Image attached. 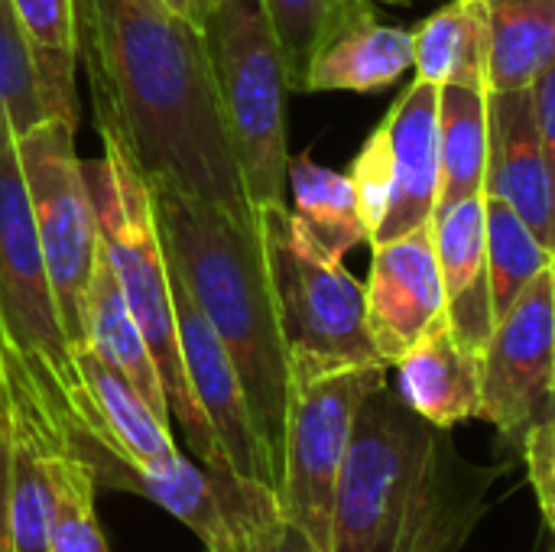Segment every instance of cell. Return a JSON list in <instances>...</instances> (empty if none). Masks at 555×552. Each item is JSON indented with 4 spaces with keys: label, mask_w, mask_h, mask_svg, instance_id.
Returning a JSON list of instances; mask_svg holds the SVG:
<instances>
[{
    "label": "cell",
    "mask_w": 555,
    "mask_h": 552,
    "mask_svg": "<svg viewBox=\"0 0 555 552\" xmlns=\"http://www.w3.org/2000/svg\"><path fill=\"white\" fill-rule=\"evenodd\" d=\"M273 20L289 91H302L315 55L338 36L377 20V0H263Z\"/></svg>",
    "instance_id": "obj_26"
},
{
    "label": "cell",
    "mask_w": 555,
    "mask_h": 552,
    "mask_svg": "<svg viewBox=\"0 0 555 552\" xmlns=\"http://www.w3.org/2000/svg\"><path fill=\"white\" fill-rule=\"evenodd\" d=\"M46 117L49 114L42 104L29 42L13 3L0 0V150L7 143H16Z\"/></svg>",
    "instance_id": "obj_28"
},
{
    "label": "cell",
    "mask_w": 555,
    "mask_h": 552,
    "mask_svg": "<svg viewBox=\"0 0 555 552\" xmlns=\"http://www.w3.org/2000/svg\"><path fill=\"white\" fill-rule=\"evenodd\" d=\"M533 114H537V130H540V143L546 153V166L553 176V192H555V65H550L533 85Z\"/></svg>",
    "instance_id": "obj_32"
},
{
    "label": "cell",
    "mask_w": 555,
    "mask_h": 552,
    "mask_svg": "<svg viewBox=\"0 0 555 552\" xmlns=\"http://www.w3.org/2000/svg\"><path fill=\"white\" fill-rule=\"evenodd\" d=\"M169 273H172L176 332H179V348H182L192 394H195L205 420L211 423L215 439H218L224 459L231 462V468L244 478H254V482L273 488V475L267 468L241 377H237L224 345L218 342L211 322L205 319V312L198 309V303L179 280V273L172 267H169Z\"/></svg>",
    "instance_id": "obj_14"
},
{
    "label": "cell",
    "mask_w": 555,
    "mask_h": 552,
    "mask_svg": "<svg viewBox=\"0 0 555 552\" xmlns=\"http://www.w3.org/2000/svg\"><path fill=\"white\" fill-rule=\"evenodd\" d=\"M0 387L10 416L13 552H49L59 465L68 452V423L62 407L7 345H0Z\"/></svg>",
    "instance_id": "obj_11"
},
{
    "label": "cell",
    "mask_w": 555,
    "mask_h": 552,
    "mask_svg": "<svg viewBox=\"0 0 555 552\" xmlns=\"http://www.w3.org/2000/svg\"><path fill=\"white\" fill-rule=\"evenodd\" d=\"M400 400L439 429L481 416V355L468 351L449 319L429 329L397 364Z\"/></svg>",
    "instance_id": "obj_18"
},
{
    "label": "cell",
    "mask_w": 555,
    "mask_h": 552,
    "mask_svg": "<svg viewBox=\"0 0 555 552\" xmlns=\"http://www.w3.org/2000/svg\"><path fill=\"white\" fill-rule=\"evenodd\" d=\"M101 146H104L101 159L94 166H85L94 215H98L101 247L150 345V355L156 361V371L166 390L169 416L182 426V436L192 455L202 459L205 468L211 472L231 468L185 374L179 332H176L172 273H169V257H166L159 224H156L153 192L140 179V172L130 166V159L120 153L117 143L101 140Z\"/></svg>",
    "instance_id": "obj_4"
},
{
    "label": "cell",
    "mask_w": 555,
    "mask_h": 552,
    "mask_svg": "<svg viewBox=\"0 0 555 552\" xmlns=\"http://www.w3.org/2000/svg\"><path fill=\"white\" fill-rule=\"evenodd\" d=\"M78 55L101 140L120 146L150 192L198 198L260 228L198 23L166 0H78Z\"/></svg>",
    "instance_id": "obj_1"
},
{
    "label": "cell",
    "mask_w": 555,
    "mask_h": 552,
    "mask_svg": "<svg viewBox=\"0 0 555 552\" xmlns=\"http://www.w3.org/2000/svg\"><path fill=\"white\" fill-rule=\"evenodd\" d=\"M228 137L250 205H286V65L263 0H211L202 20Z\"/></svg>",
    "instance_id": "obj_5"
},
{
    "label": "cell",
    "mask_w": 555,
    "mask_h": 552,
    "mask_svg": "<svg viewBox=\"0 0 555 552\" xmlns=\"http://www.w3.org/2000/svg\"><path fill=\"white\" fill-rule=\"evenodd\" d=\"M0 345L26 364L68 423L85 390L39 247L16 143L0 150Z\"/></svg>",
    "instance_id": "obj_7"
},
{
    "label": "cell",
    "mask_w": 555,
    "mask_h": 552,
    "mask_svg": "<svg viewBox=\"0 0 555 552\" xmlns=\"http://www.w3.org/2000/svg\"><path fill=\"white\" fill-rule=\"evenodd\" d=\"M380 384H387V364L348 368L293 384L276 504L319 552H332L335 495L358 410Z\"/></svg>",
    "instance_id": "obj_8"
},
{
    "label": "cell",
    "mask_w": 555,
    "mask_h": 552,
    "mask_svg": "<svg viewBox=\"0 0 555 552\" xmlns=\"http://www.w3.org/2000/svg\"><path fill=\"white\" fill-rule=\"evenodd\" d=\"M94 498H98V478L91 465L68 442V452L62 455L59 465V495H55L49 552H111L98 524Z\"/></svg>",
    "instance_id": "obj_29"
},
{
    "label": "cell",
    "mask_w": 555,
    "mask_h": 552,
    "mask_svg": "<svg viewBox=\"0 0 555 552\" xmlns=\"http://www.w3.org/2000/svg\"><path fill=\"white\" fill-rule=\"evenodd\" d=\"M371 247L374 257L364 283L367 332L384 364L393 368L429 329L446 319V286L433 244V224Z\"/></svg>",
    "instance_id": "obj_12"
},
{
    "label": "cell",
    "mask_w": 555,
    "mask_h": 552,
    "mask_svg": "<svg viewBox=\"0 0 555 552\" xmlns=\"http://www.w3.org/2000/svg\"><path fill=\"white\" fill-rule=\"evenodd\" d=\"M85 345L101 361H107L114 371H120L140 390V397L156 410L159 420L172 423L156 361H153L150 345H146V338H143V332H140V325H137L127 299H124V290L117 283V273H114L104 247H98V260H94V270H91V283H88Z\"/></svg>",
    "instance_id": "obj_19"
},
{
    "label": "cell",
    "mask_w": 555,
    "mask_h": 552,
    "mask_svg": "<svg viewBox=\"0 0 555 552\" xmlns=\"http://www.w3.org/2000/svg\"><path fill=\"white\" fill-rule=\"evenodd\" d=\"M433 244L446 286V319L468 351H485L494 332L485 192L472 195L433 218Z\"/></svg>",
    "instance_id": "obj_17"
},
{
    "label": "cell",
    "mask_w": 555,
    "mask_h": 552,
    "mask_svg": "<svg viewBox=\"0 0 555 552\" xmlns=\"http://www.w3.org/2000/svg\"><path fill=\"white\" fill-rule=\"evenodd\" d=\"M485 195L507 202L555 257V192L530 88L488 91Z\"/></svg>",
    "instance_id": "obj_15"
},
{
    "label": "cell",
    "mask_w": 555,
    "mask_h": 552,
    "mask_svg": "<svg viewBox=\"0 0 555 552\" xmlns=\"http://www.w3.org/2000/svg\"><path fill=\"white\" fill-rule=\"evenodd\" d=\"M218 552H319V550L312 547V540H309L299 527H293V524L283 517L280 504H270V508H263L260 514H254L250 521H244V524L234 530L231 543Z\"/></svg>",
    "instance_id": "obj_30"
},
{
    "label": "cell",
    "mask_w": 555,
    "mask_h": 552,
    "mask_svg": "<svg viewBox=\"0 0 555 552\" xmlns=\"http://www.w3.org/2000/svg\"><path fill=\"white\" fill-rule=\"evenodd\" d=\"M293 221L302 238L332 260H345L358 244H371L351 176L315 166L312 159L289 156Z\"/></svg>",
    "instance_id": "obj_22"
},
{
    "label": "cell",
    "mask_w": 555,
    "mask_h": 552,
    "mask_svg": "<svg viewBox=\"0 0 555 552\" xmlns=\"http://www.w3.org/2000/svg\"><path fill=\"white\" fill-rule=\"evenodd\" d=\"M416 78L488 91L491 26L485 0H452L413 29Z\"/></svg>",
    "instance_id": "obj_21"
},
{
    "label": "cell",
    "mask_w": 555,
    "mask_h": 552,
    "mask_svg": "<svg viewBox=\"0 0 555 552\" xmlns=\"http://www.w3.org/2000/svg\"><path fill=\"white\" fill-rule=\"evenodd\" d=\"M33 221L55 306L72 345L85 342V299L98 260V215L85 166L75 150V124L46 117L16 140Z\"/></svg>",
    "instance_id": "obj_9"
},
{
    "label": "cell",
    "mask_w": 555,
    "mask_h": 552,
    "mask_svg": "<svg viewBox=\"0 0 555 552\" xmlns=\"http://www.w3.org/2000/svg\"><path fill=\"white\" fill-rule=\"evenodd\" d=\"M176 13H182V16H189L192 23H198L202 26V20H205V13H208V7H211V0H166Z\"/></svg>",
    "instance_id": "obj_34"
},
{
    "label": "cell",
    "mask_w": 555,
    "mask_h": 552,
    "mask_svg": "<svg viewBox=\"0 0 555 552\" xmlns=\"http://www.w3.org/2000/svg\"><path fill=\"white\" fill-rule=\"evenodd\" d=\"M553 280H555V260H553Z\"/></svg>",
    "instance_id": "obj_36"
},
{
    "label": "cell",
    "mask_w": 555,
    "mask_h": 552,
    "mask_svg": "<svg viewBox=\"0 0 555 552\" xmlns=\"http://www.w3.org/2000/svg\"><path fill=\"white\" fill-rule=\"evenodd\" d=\"M377 3H410V0H377Z\"/></svg>",
    "instance_id": "obj_35"
},
{
    "label": "cell",
    "mask_w": 555,
    "mask_h": 552,
    "mask_svg": "<svg viewBox=\"0 0 555 552\" xmlns=\"http://www.w3.org/2000/svg\"><path fill=\"white\" fill-rule=\"evenodd\" d=\"M555 413V280L543 270L494 322L481 351V416L520 452Z\"/></svg>",
    "instance_id": "obj_10"
},
{
    "label": "cell",
    "mask_w": 555,
    "mask_h": 552,
    "mask_svg": "<svg viewBox=\"0 0 555 552\" xmlns=\"http://www.w3.org/2000/svg\"><path fill=\"white\" fill-rule=\"evenodd\" d=\"M29 42L49 117L78 124V0H10Z\"/></svg>",
    "instance_id": "obj_25"
},
{
    "label": "cell",
    "mask_w": 555,
    "mask_h": 552,
    "mask_svg": "<svg viewBox=\"0 0 555 552\" xmlns=\"http://www.w3.org/2000/svg\"><path fill=\"white\" fill-rule=\"evenodd\" d=\"M527 472H530V485L537 491L540 511L550 524L555 537V413L530 433V439L520 449Z\"/></svg>",
    "instance_id": "obj_31"
},
{
    "label": "cell",
    "mask_w": 555,
    "mask_h": 552,
    "mask_svg": "<svg viewBox=\"0 0 555 552\" xmlns=\"http://www.w3.org/2000/svg\"><path fill=\"white\" fill-rule=\"evenodd\" d=\"M371 140L380 150L390 205L371 244L433 224L439 202V85L413 78Z\"/></svg>",
    "instance_id": "obj_13"
},
{
    "label": "cell",
    "mask_w": 555,
    "mask_h": 552,
    "mask_svg": "<svg viewBox=\"0 0 555 552\" xmlns=\"http://www.w3.org/2000/svg\"><path fill=\"white\" fill-rule=\"evenodd\" d=\"M413 29L371 20L338 36L315 55L302 91H384L397 85L413 68Z\"/></svg>",
    "instance_id": "obj_20"
},
{
    "label": "cell",
    "mask_w": 555,
    "mask_h": 552,
    "mask_svg": "<svg viewBox=\"0 0 555 552\" xmlns=\"http://www.w3.org/2000/svg\"><path fill=\"white\" fill-rule=\"evenodd\" d=\"M491 26L488 91L530 88L555 65V0H485Z\"/></svg>",
    "instance_id": "obj_23"
},
{
    "label": "cell",
    "mask_w": 555,
    "mask_h": 552,
    "mask_svg": "<svg viewBox=\"0 0 555 552\" xmlns=\"http://www.w3.org/2000/svg\"><path fill=\"white\" fill-rule=\"evenodd\" d=\"M0 552H13V514H10V416L0 387Z\"/></svg>",
    "instance_id": "obj_33"
},
{
    "label": "cell",
    "mask_w": 555,
    "mask_h": 552,
    "mask_svg": "<svg viewBox=\"0 0 555 552\" xmlns=\"http://www.w3.org/2000/svg\"><path fill=\"white\" fill-rule=\"evenodd\" d=\"M153 205L169 267L211 322L241 377L276 495L293 371L270 296L260 228H247L208 202L169 192H153Z\"/></svg>",
    "instance_id": "obj_3"
},
{
    "label": "cell",
    "mask_w": 555,
    "mask_h": 552,
    "mask_svg": "<svg viewBox=\"0 0 555 552\" xmlns=\"http://www.w3.org/2000/svg\"><path fill=\"white\" fill-rule=\"evenodd\" d=\"M511 472L462 455L452 429L387 384L358 410L332 514V552H462Z\"/></svg>",
    "instance_id": "obj_2"
},
{
    "label": "cell",
    "mask_w": 555,
    "mask_h": 552,
    "mask_svg": "<svg viewBox=\"0 0 555 552\" xmlns=\"http://www.w3.org/2000/svg\"><path fill=\"white\" fill-rule=\"evenodd\" d=\"M72 358L85 390L68 420L72 433H81L137 465H163L182 455L172 442L169 423L156 416L120 371L101 361L85 342L72 345Z\"/></svg>",
    "instance_id": "obj_16"
},
{
    "label": "cell",
    "mask_w": 555,
    "mask_h": 552,
    "mask_svg": "<svg viewBox=\"0 0 555 552\" xmlns=\"http://www.w3.org/2000/svg\"><path fill=\"white\" fill-rule=\"evenodd\" d=\"M257 215L293 384L348 368L384 364L367 332L364 283H358L341 260L312 247L286 205H267Z\"/></svg>",
    "instance_id": "obj_6"
},
{
    "label": "cell",
    "mask_w": 555,
    "mask_h": 552,
    "mask_svg": "<svg viewBox=\"0 0 555 552\" xmlns=\"http://www.w3.org/2000/svg\"><path fill=\"white\" fill-rule=\"evenodd\" d=\"M553 552H555V543H553Z\"/></svg>",
    "instance_id": "obj_37"
},
{
    "label": "cell",
    "mask_w": 555,
    "mask_h": 552,
    "mask_svg": "<svg viewBox=\"0 0 555 552\" xmlns=\"http://www.w3.org/2000/svg\"><path fill=\"white\" fill-rule=\"evenodd\" d=\"M485 231H488V280L494 319H501L524 290L553 267V251L533 234V228L501 198L485 195Z\"/></svg>",
    "instance_id": "obj_27"
},
{
    "label": "cell",
    "mask_w": 555,
    "mask_h": 552,
    "mask_svg": "<svg viewBox=\"0 0 555 552\" xmlns=\"http://www.w3.org/2000/svg\"><path fill=\"white\" fill-rule=\"evenodd\" d=\"M488 169V91L439 88V202L436 215L485 192Z\"/></svg>",
    "instance_id": "obj_24"
}]
</instances>
